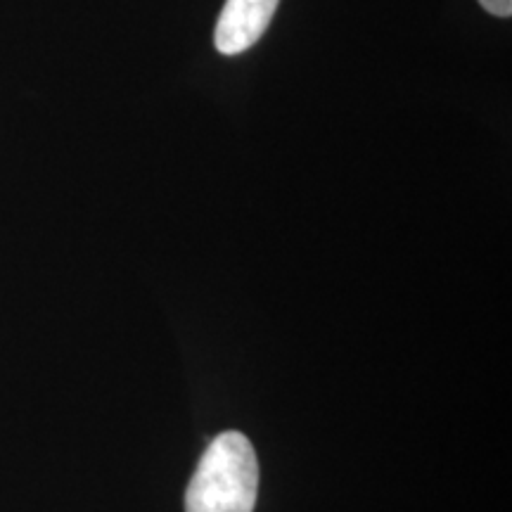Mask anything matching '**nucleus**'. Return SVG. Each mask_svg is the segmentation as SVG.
I'll return each instance as SVG.
<instances>
[{
	"instance_id": "nucleus-1",
	"label": "nucleus",
	"mask_w": 512,
	"mask_h": 512,
	"mask_svg": "<svg viewBox=\"0 0 512 512\" xmlns=\"http://www.w3.org/2000/svg\"><path fill=\"white\" fill-rule=\"evenodd\" d=\"M259 463L245 434L223 432L200 458L185 496V512H252Z\"/></svg>"
},
{
	"instance_id": "nucleus-2",
	"label": "nucleus",
	"mask_w": 512,
	"mask_h": 512,
	"mask_svg": "<svg viewBox=\"0 0 512 512\" xmlns=\"http://www.w3.org/2000/svg\"><path fill=\"white\" fill-rule=\"evenodd\" d=\"M280 0H226L214 31L221 55L245 53L264 36Z\"/></svg>"
},
{
	"instance_id": "nucleus-3",
	"label": "nucleus",
	"mask_w": 512,
	"mask_h": 512,
	"mask_svg": "<svg viewBox=\"0 0 512 512\" xmlns=\"http://www.w3.org/2000/svg\"><path fill=\"white\" fill-rule=\"evenodd\" d=\"M479 5L486 12L496 17H510L512 15V0H479Z\"/></svg>"
}]
</instances>
